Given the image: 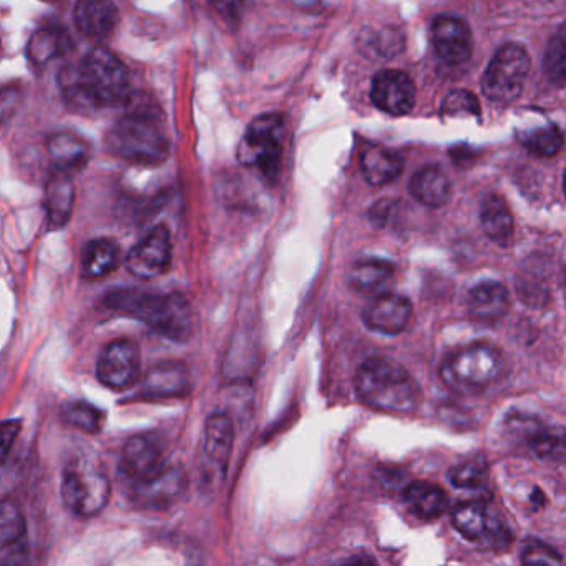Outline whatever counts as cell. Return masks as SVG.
<instances>
[{"label":"cell","instance_id":"e0dca14e","mask_svg":"<svg viewBox=\"0 0 566 566\" xmlns=\"http://www.w3.org/2000/svg\"><path fill=\"white\" fill-rule=\"evenodd\" d=\"M75 186L72 174L53 171L44 190V209L50 230H60L72 218Z\"/></svg>","mask_w":566,"mask_h":566},{"label":"cell","instance_id":"4dcf8cb0","mask_svg":"<svg viewBox=\"0 0 566 566\" xmlns=\"http://www.w3.org/2000/svg\"><path fill=\"white\" fill-rule=\"evenodd\" d=\"M528 445L539 459L550 462H562L565 459L566 435L562 427L540 425L532 437L528 438Z\"/></svg>","mask_w":566,"mask_h":566},{"label":"cell","instance_id":"7402d4cb","mask_svg":"<svg viewBox=\"0 0 566 566\" xmlns=\"http://www.w3.org/2000/svg\"><path fill=\"white\" fill-rule=\"evenodd\" d=\"M234 445V427L230 416L216 412L209 416L205 427V454L216 467L225 470L231 459Z\"/></svg>","mask_w":566,"mask_h":566},{"label":"cell","instance_id":"7c38bea8","mask_svg":"<svg viewBox=\"0 0 566 566\" xmlns=\"http://www.w3.org/2000/svg\"><path fill=\"white\" fill-rule=\"evenodd\" d=\"M371 97L389 116H406L416 104V85L406 72L383 70L372 81Z\"/></svg>","mask_w":566,"mask_h":566},{"label":"cell","instance_id":"3957f363","mask_svg":"<svg viewBox=\"0 0 566 566\" xmlns=\"http://www.w3.org/2000/svg\"><path fill=\"white\" fill-rule=\"evenodd\" d=\"M104 306L142 321L170 341L186 342L192 337V308L178 292L161 294L140 289H116L105 296Z\"/></svg>","mask_w":566,"mask_h":566},{"label":"cell","instance_id":"8d00e7d4","mask_svg":"<svg viewBox=\"0 0 566 566\" xmlns=\"http://www.w3.org/2000/svg\"><path fill=\"white\" fill-rule=\"evenodd\" d=\"M521 562L525 565H562L563 556L553 546L540 540H530L521 549Z\"/></svg>","mask_w":566,"mask_h":566},{"label":"cell","instance_id":"ab89813d","mask_svg":"<svg viewBox=\"0 0 566 566\" xmlns=\"http://www.w3.org/2000/svg\"><path fill=\"white\" fill-rule=\"evenodd\" d=\"M222 19L228 22H238L243 15L244 0H209Z\"/></svg>","mask_w":566,"mask_h":566},{"label":"cell","instance_id":"e575fe53","mask_svg":"<svg viewBox=\"0 0 566 566\" xmlns=\"http://www.w3.org/2000/svg\"><path fill=\"white\" fill-rule=\"evenodd\" d=\"M545 72L553 84L562 87L566 79V34L565 27H559L546 49Z\"/></svg>","mask_w":566,"mask_h":566},{"label":"cell","instance_id":"d6a6232c","mask_svg":"<svg viewBox=\"0 0 566 566\" xmlns=\"http://www.w3.org/2000/svg\"><path fill=\"white\" fill-rule=\"evenodd\" d=\"M521 143L530 154L540 158H552L563 148V133L556 125L543 127V129L527 132L521 136Z\"/></svg>","mask_w":566,"mask_h":566},{"label":"cell","instance_id":"2e32d148","mask_svg":"<svg viewBox=\"0 0 566 566\" xmlns=\"http://www.w3.org/2000/svg\"><path fill=\"white\" fill-rule=\"evenodd\" d=\"M119 9L111 0H79L73 9V22L84 37L101 40L119 24Z\"/></svg>","mask_w":566,"mask_h":566},{"label":"cell","instance_id":"f1b7e54d","mask_svg":"<svg viewBox=\"0 0 566 566\" xmlns=\"http://www.w3.org/2000/svg\"><path fill=\"white\" fill-rule=\"evenodd\" d=\"M404 497L413 514L427 518V520L442 517L448 507V497L444 490L435 483L424 482V480L410 483Z\"/></svg>","mask_w":566,"mask_h":566},{"label":"cell","instance_id":"8fae6325","mask_svg":"<svg viewBox=\"0 0 566 566\" xmlns=\"http://www.w3.org/2000/svg\"><path fill=\"white\" fill-rule=\"evenodd\" d=\"M186 477L178 467H164L157 475L132 483V502L143 510H165L183 495Z\"/></svg>","mask_w":566,"mask_h":566},{"label":"cell","instance_id":"9c48e42d","mask_svg":"<svg viewBox=\"0 0 566 566\" xmlns=\"http://www.w3.org/2000/svg\"><path fill=\"white\" fill-rule=\"evenodd\" d=\"M173 244L167 226H155L136 246L132 248L125 260L130 275L142 281L158 278L170 268Z\"/></svg>","mask_w":566,"mask_h":566},{"label":"cell","instance_id":"836d02e7","mask_svg":"<svg viewBox=\"0 0 566 566\" xmlns=\"http://www.w3.org/2000/svg\"><path fill=\"white\" fill-rule=\"evenodd\" d=\"M448 479L456 489H480L489 479V467L480 459L467 460V462L454 467L448 473Z\"/></svg>","mask_w":566,"mask_h":566},{"label":"cell","instance_id":"7bdbcfd3","mask_svg":"<svg viewBox=\"0 0 566 566\" xmlns=\"http://www.w3.org/2000/svg\"><path fill=\"white\" fill-rule=\"evenodd\" d=\"M47 2H62V0H47Z\"/></svg>","mask_w":566,"mask_h":566},{"label":"cell","instance_id":"f35d334b","mask_svg":"<svg viewBox=\"0 0 566 566\" xmlns=\"http://www.w3.org/2000/svg\"><path fill=\"white\" fill-rule=\"evenodd\" d=\"M21 432V422L8 421L0 424V466L5 462L11 454L12 445L17 441Z\"/></svg>","mask_w":566,"mask_h":566},{"label":"cell","instance_id":"ba28073f","mask_svg":"<svg viewBox=\"0 0 566 566\" xmlns=\"http://www.w3.org/2000/svg\"><path fill=\"white\" fill-rule=\"evenodd\" d=\"M530 57L518 44H505L490 60L482 79L483 95L498 105H510L520 97L530 73Z\"/></svg>","mask_w":566,"mask_h":566},{"label":"cell","instance_id":"8992f818","mask_svg":"<svg viewBox=\"0 0 566 566\" xmlns=\"http://www.w3.org/2000/svg\"><path fill=\"white\" fill-rule=\"evenodd\" d=\"M111 485L97 463L73 459L62 473V501L73 515L97 517L110 502Z\"/></svg>","mask_w":566,"mask_h":566},{"label":"cell","instance_id":"cb8c5ba5","mask_svg":"<svg viewBox=\"0 0 566 566\" xmlns=\"http://www.w3.org/2000/svg\"><path fill=\"white\" fill-rule=\"evenodd\" d=\"M396 279V266L384 260H361L349 272V282L361 294H381Z\"/></svg>","mask_w":566,"mask_h":566},{"label":"cell","instance_id":"1f68e13d","mask_svg":"<svg viewBox=\"0 0 566 566\" xmlns=\"http://www.w3.org/2000/svg\"><path fill=\"white\" fill-rule=\"evenodd\" d=\"M62 419L67 424L87 434H98L104 429L105 413L87 402H69L63 406Z\"/></svg>","mask_w":566,"mask_h":566},{"label":"cell","instance_id":"6da1fadb","mask_svg":"<svg viewBox=\"0 0 566 566\" xmlns=\"http://www.w3.org/2000/svg\"><path fill=\"white\" fill-rule=\"evenodd\" d=\"M127 113L107 136L111 154L129 164L160 165L170 155V143L161 129V111L145 94L127 97Z\"/></svg>","mask_w":566,"mask_h":566},{"label":"cell","instance_id":"60d3db41","mask_svg":"<svg viewBox=\"0 0 566 566\" xmlns=\"http://www.w3.org/2000/svg\"><path fill=\"white\" fill-rule=\"evenodd\" d=\"M21 92L14 87L0 88V120L14 113Z\"/></svg>","mask_w":566,"mask_h":566},{"label":"cell","instance_id":"7a4b0ae2","mask_svg":"<svg viewBox=\"0 0 566 566\" xmlns=\"http://www.w3.org/2000/svg\"><path fill=\"white\" fill-rule=\"evenodd\" d=\"M60 87L70 104L108 107L122 104L129 97V72L119 57L97 47L77 67H63Z\"/></svg>","mask_w":566,"mask_h":566},{"label":"cell","instance_id":"277c9868","mask_svg":"<svg viewBox=\"0 0 566 566\" xmlns=\"http://www.w3.org/2000/svg\"><path fill=\"white\" fill-rule=\"evenodd\" d=\"M359 397L372 409L406 413L418 406L421 387L399 362L384 356H372L356 374Z\"/></svg>","mask_w":566,"mask_h":566},{"label":"cell","instance_id":"5b68a950","mask_svg":"<svg viewBox=\"0 0 566 566\" xmlns=\"http://www.w3.org/2000/svg\"><path fill=\"white\" fill-rule=\"evenodd\" d=\"M502 368V352L495 346L479 342L454 352L442 364L441 380L451 393L477 396L501 377Z\"/></svg>","mask_w":566,"mask_h":566},{"label":"cell","instance_id":"d6986e66","mask_svg":"<svg viewBox=\"0 0 566 566\" xmlns=\"http://www.w3.org/2000/svg\"><path fill=\"white\" fill-rule=\"evenodd\" d=\"M467 306L473 320L497 323L510 308L508 289L498 281H483L470 289Z\"/></svg>","mask_w":566,"mask_h":566},{"label":"cell","instance_id":"b9f144b4","mask_svg":"<svg viewBox=\"0 0 566 566\" xmlns=\"http://www.w3.org/2000/svg\"><path fill=\"white\" fill-rule=\"evenodd\" d=\"M394 205L389 200H383V202L375 203L371 209V219L374 225L384 226L387 222V219L393 215Z\"/></svg>","mask_w":566,"mask_h":566},{"label":"cell","instance_id":"ffe728a7","mask_svg":"<svg viewBox=\"0 0 566 566\" xmlns=\"http://www.w3.org/2000/svg\"><path fill=\"white\" fill-rule=\"evenodd\" d=\"M190 390V377L186 368L180 362H161L154 365L145 374L143 380V394L146 397H168L186 396Z\"/></svg>","mask_w":566,"mask_h":566},{"label":"cell","instance_id":"5bb4252c","mask_svg":"<svg viewBox=\"0 0 566 566\" xmlns=\"http://www.w3.org/2000/svg\"><path fill=\"white\" fill-rule=\"evenodd\" d=\"M409 299L396 292H381L362 313L365 326L387 336L404 333L412 320Z\"/></svg>","mask_w":566,"mask_h":566},{"label":"cell","instance_id":"4fadbf2b","mask_svg":"<svg viewBox=\"0 0 566 566\" xmlns=\"http://www.w3.org/2000/svg\"><path fill=\"white\" fill-rule=\"evenodd\" d=\"M435 52L448 65H460L472 56V32L462 19L441 15L431 28Z\"/></svg>","mask_w":566,"mask_h":566},{"label":"cell","instance_id":"f546056e","mask_svg":"<svg viewBox=\"0 0 566 566\" xmlns=\"http://www.w3.org/2000/svg\"><path fill=\"white\" fill-rule=\"evenodd\" d=\"M27 533V521L17 504L0 498V552L17 549Z\"/></svg>","mask_w":566,"mask_h":566},{"label":"cell","instance_id":"4316f807","mask_svg":"<svg viewBox=\"0 0 566 566\" xmlns=\"http://www.w3.org/2000/svg\"><path fill=\"white\" fill-rule=\"evenodd\" d=\"M480 222L486 237L498 246L508 248L514 243V216L501 196H489L483 202Z\"/></svg>","mask_w":566,"mask_h":566},{"label":"cell","instance_id":"83f0119b","mask_svg":"<svg viewBox=\"0 0 566 566\" xmlns=\"http://www.w3.org/2000/svg\"><path fill=\"white\" fill-rule=\"evenodd\" d=\"M410 195L422 205L438 208L450 200V181L438 168L427 167L410 180Z\"/></svg>","mask_w":566,"mask_h":566},{"label":"cell","instance_id":"d590c367","mask_svg":"<svg viewBox=\"0 0 566 566\" xmlns=\"http://www.w3.org/2000/svg\"><path fill=\"white\" fill-rule=\"evenodd\" d=\"M442 116H480V104L475 95L467 91H454L442 104Z\"/></svg>","mask_w":566,"mask_h":566},{"label":"cell","instance_id":"44dd1931","mask_svg":"<svg viewBox=\"0 0 566 566\" xmlns=\"http://www.w3.org/2000/svg\"><path fill=\"white\" fill-rule=\"evenodd\" d=\"M47 152L53 168L62 173L73 174L84 170L91 160V145L73 133H56L47 140Z\"/></svg>","mask_w":566,"mask_h":566},{"label":"cell","instance_id":"52a82bcc","mask_svg":"<svg viewBox=\"0 0 566 566\" xmlns=\"http://www.w3.org/2000/svg\"><path fill=\"white\" fill-rule=\"evenodd\" d=\"M282 132H285V119L279 113H264L256 117L248 127L238 146L240 164L256 168L264 177L273 180L281 165Z\"/></svg>","mask_w":566,"mask_h":566},{"label":"cell","instance_id":"74e56055","mask_svg":"<svg viewBox=\"0 0 566 566\" xmlns=\"http://www.w3.org/2000/svg\"><path fill=\"white\" fill-rule=\"evenodd\" d=\"M368 46L374 47L380 57L390 59L404 49V37L400 32L394 31V28H384V31L377 32L372 39H369Z\"/></svg>","mask_w":566,"mask_h":566},{"label":"cell","instance_id":"9a60e30c","mask_svg":"<svg viewBox=\"0 0 566 566\" xmlns=\"http://www.w3.org/2000/svg\"><path fill=\"white\" fill-rule=\"evenodd\" d=\"M164 467L161 448L146 435H135L123 447L120 472L132 483L152 479Z\"/></svg>","mask_w":566,"mask_h":566},{"label":"cell","instance_id":"ac0fdd59","mask_svg":"<svg viewBox=\"0 0 566 566\" xmlns=\"http://www.w3.org/2000/svg\"><path fill=\"white\" fill-rule=\"evenodd\" d=\"M451 523L460 535L469 542H482L501 533V525L490 514L489 507L480 501L463 502L451 511Z\"/></svg>","mask_w":566,"mask_h":566},{"label":"cell","instance_id":"603a6c76","mask_svg":"<svg viewBox=\"0 0 566 566\" xmlns=\"http://www.w3.org/2000/svg\"><path fill=\"white\" fill-rule=\"evenodd\" d=\"M361 168L369 183L384 186L393 183L402 173L404 158L386 146H369L362 152Z\"/></svg>","mask_w":566,"mask_h":566},{"label":"cell","instance_id":"d4e9b609","mask_svg":"<svg viewBox=\"0 0 566 566\" xmlns=\"http://www.w3.org/2000/svg\"><path fill=\"white\" fill-rule=\"evenodd\" d=\"M120 264V246L110 238L88 241L82 250V275L88 279H100L116 272Z\"/></svg>","mask_w":566,"mask_h":566},{"label":"cell","instance_id":"484cf974","mask_svg":"<svg viewBox=\"0 0 566 566\" xmlns=\"http://www.w3.org/2000/svg\"><path fill=\"white\" fill-rule=\"evenodd\" d=\"M72 50L69 32L62 27H43L34 32L27 46V57L34 65L44 67L65 57Z\"/></svg>","mask_w":566,"mask_h":566},{"label":"cell","instance_id":"30bf717a","mask_svg":"<svg viewBox=\"0 0 566 566\" xmlns=\"http://www.w3.org/2000/svg\"><path fill=\"white\" fill-rule=\"evenodd\" d=\"M142 356L140 348L129 339H119L105 346L98 356L97 377L105 387L127 390L139 381Z\"/></svg>","mask_w":566,"mask_h":566}]
</instances>
